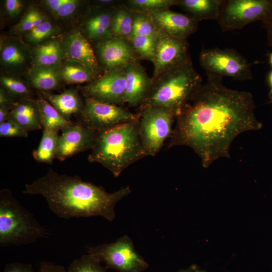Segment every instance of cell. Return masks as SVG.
<instances>
[{
  "mask_svg": "<svg viewBox=\"0 0 272 272\" xmlns=\"http://www.w3.org/2000/svg\"><path fill=\"white\" fill-rule=\"evenodd\" d=\"M222 79L207 76L176 118L169 147L186 146L208 168L220 158H230L234 140L262 124L256 118L253 96L249 92L228 89Z\"/></svg>",
  "mask_w": 272,
  "mask_h": 272,
  "instance_id": "cell-1",
  "label": "cell"
},
{
  "mask_svg": "<svg viewBox=\"0 0 272 272\" xmlns=\"http://www.w3.org/2000/svg\"><path fill=\"white\" fill-rule=\"evenodd\" d=\"M25 194L43 196L50 210L63 219L101 216L115 218V207L131 190L129 186L113 192L82 180L77 176L60 174L49 168L47 174L25 185Z\"/></svg>",
  "mask_w": 272,
  "mask_h": 272,
  "instance_id": "cell-2",
  "label": "cell"
},
{
  "mask_svg": "<svg viewBox=\"0 0 272 272\" xmlns=\"http://www.w3.org/2000/svg\"><path fill=\"white\" fill-rule=\"evenodd\" d=\"M147 156L138 120L98 133L88 160L101 164L117 177L130 165Z\"/></svg>",
  "mask_w": 272,
  "mask_h": 272,
  "instance_id": "cell-3",
  "label": "cell"
},
{
  "mask_svg": "<svg viewBox=\"0 0 272 272\" xmlns=\"http://www.w3.org/2000/svg\"><path fill=\"white\" fill-rule=\"evenodd\" d=\"M202 81L190 58L152 79L147 96L139 106V112L149 107L161 106L171 110L177 118Z\"/></svg>",
  "mask_w": 272,
  "mask_h": 272,
  "instance_id": "cell-4",
  "label": "cell"
},
{
  "mask_svg": "<svg viewBox=\"0 0 272 272\" xmlns=\"http://www.w3.org/2000/svg\"><path fill=\"white\" fill-rule=\"evenodd\" d=\"M48 233L12 195L10 189L0 191V246L27 245Z\"/></svg>",
  "mask_w": 272,
  "mask_h": 272,
  "instance_id": "cell-5",
  "label": "cell"
},
{
  "mask_svg": "<svg viewBox=\"0 0 272 272\" xmlns=\"http://www.w3.org/2000/svg\"><path fill=\"white\" fill-rule=\"evenodd\" d=\"M88 253L105 264V267L118 272H142L149 264L135 250L131 239L127 235L114 242L88 247Z\"/></svg>",
  "mask_w": 272,
  "mask_h": 272,
  "instance_id": "cell-6",
  "label": "cell"
},
{
  "mask_svg": "<svg viewBox=\"0 0 272 272\" xmlns=\"http://www.w3.org/2000/svg\"><path fill=\"white\" fill-rule=\"evenodd\" d=\"M272 16V0H223L217 19L224 31L240 30Z\"/></svg>",
  "mask_w": 272,
  "mask_h": 272,
  "instance_id": "cell-7",
  "label": "cell"
},
{
  "mask_svg": "<svg viewBox=\"0 0 272 272\" xmlns=\"http://www.w3.org/2000/svg\"><path fill=\"white\" fill-rule=\"evenodd\" d=\"M199 62L207 76L239 81L252 78L251 63L233 49H203L199 54Z\"/></svg>",
  "mask_w": 272,
  "mask_h": 272,
  "instance_id": "cell-8",
  "label": "cell"
},
{
  "mask_svg": "<svg viewBox=\"0 0 272 272\" xmlns=\"http://www.w3.org/2000/svg\"><path fill=\"white\" fill-rule=\"evenodd\" d=\"M139 133L147 156H155L165 141L172 133V125L176 118L169 109L151 106L139 112Z\"/></svg>",
  "mask_w": 272,
  "mask_h": 272,
  "instance_id": "cell-9",
  "label": "cell"
},
{
  "mask_svg": "<svg viewBox=\"0 0 272 272\" xmlns=\"http://www.w3.org/2000/svg\"><path fill=\"white\" fill-rule=\"evenodd\" d=\"M79 123L97 134L120 124L140 119V114L133 113L120 105L85 98Z\"/></svg>",
  "mask_w": 272,
  "mask_h": 272,
  "instance_id": "cell-10",
  "label": "cell"
},
{
  "mask_svg": "<svg viewBox=\"0 0 272 272\" xmlns=\"http://www.w3.org/2000/svg\"><path fill=\"white\" fill-rule=\"evenodd\" d=\"M94 43L95 54L104 73L140 61L128 40L111 36Z\"/></svg>",
  "mask_w": 272,
  "mask_h": 272,
  "instance_id": "cell-11",
  "label": "cell"
},
{
  "mask_svg": "<svg viewBox=\"0 0 272 272\" xmlns=\"http://www.w3.org/2000/svg\"><path fill=\"white\" fill-rule=\"evenodd\" d=\"M126 85L123 67L103 73L81 91L85 98L120 105L125 103Z\"/></svg>",
  "mask_w": 272,
  "mask_h": 272,
  "instance_id": "cell-12",
  "label": "cell"
},
{
  "mask_svg": "<svg viewBox=\"0 0 272 272\" xmlns=\"http://www.w3.org/2000/svg\"><path fill=\"white\" fill-rule=\"evenodd\" d=\"M188 49L187 39L159 33L156 41L152 78L154 79L162 73L186 62L190 58Z\"/></svg>",
  "mask_w": 272,
  "mask_h": 272,
  "instance_id": "cell-13",
  "label": "cell"
},
{
  "mask_svg": "<svg viewBox=\"0 0 272 272\" xmlns=\"http://www.w3.org/2000/svg\"><path fill=\"white\" fill-rule=\"evenodd\" d=\"M97 133L79 122L65 127L59 135L55 158L63 161L79 153L92 149Z\"/></svg>",
  "mask_w": 272,
  "mask_h": 272,
  "instance_id": "cell-14",
  "label": "cell"
},
{
  "mask_svg": "<svg viewBox=\"0 0 272 272\" xmlns=\"http://www.w3.org/2000/svg\"><path fill=\"white\" fill-rule=\"evenodd\" d=\"M147 14L159 33L187 39L197 29L198 22L187 14L170 9Z\"/></svg>",
  "mask_w": 272,
  "mask_h": 272,
  "instance_id": "cell-15",
  "label": "cell"
},
{
  "mask_svg": "<svg viewBox=\"0 0 272 272\" xmlns=\"http://www.w3.org/2000/svg\"><path fill=\"white\" fill-rule=\"evenodd\" d=\"M1 66L8 74H19L30 69L31 49L24 42L15 37H8L1 43Z\"/></svg>",
  "mask_w": 272,
  "mask_h": 272,
  "instance_id": "cell-16",
  "label": "cell"
},
{
  "mask_svg": "<svg viewBox=\"0 0 272 272\" xmlns=\"http://www.w3.org/2000/svg\"><path fill=\"white\" fill-rule=\"evenodd\" d=\"M63 45L64 59L82 64L102 75L93 47L81 31L74 29L68 32L63 38Z\"/></svg>",
  "mask_w": 272,
  "mask_h": 272,
  "instance_id": "cell-17",
  "label": "cell"
},
{
  "mask_svg": "<svg viewBox=\"0 0 272 272\" xmlns=\"http://www.w3.org/2000/svg\"><path fill=\"white\" fill-rule=\"evenodd\" d=\"M124 71L126 83L125 103L131 107L139 106L147 96L152 79L140 62L128 64Z\"/></svg>",
  "mask_w": 272,
  "mask_h": 272,
  "instance_id": "cell-18",
  "label": "cell"
},
{
  "mask_svg": "<svg viewBox=\"0 0 272 272\" xmlns=\"http://www.w3.org/2000/svg\"><path fill=\"white\" fill-rule=\"evenodd\" d=\"M113 7L93 6L86 13L83 27L90 41L96 42L112 36L111 23Z\"/></svg>",
  "mask_w": 272,
  "mask_h": 272,
  "instance_id": "cell-19",
  "label": "cell"
},
{
  "mask_svg": "<svg viewBox=\"0 0 272 272\" xmlns=\"http://www.w3.org/2000/svg\"><path fill=\"white\" fill-rule=\"evenodd\" d=\"M9 119L28 132L42 129L37 100L31 97L18 100L10 111Z\"/></svg>",
  "mask_w": 272,
  "mask_h": 272,
  "instance_id": "cell-20",
  "label": "cell"
},
{
  "mask_svg": "<svg viewBox=\"0 0 272 272\" xmlns=\"http://www.w3.org/2000/svg\"><path fill=\"white\" fill-rule=\"evenodd\" d=\"M64 58L63 38H51L31 49L32 66L60 65Z\"/></svg>",
  "mask_w": 272,
  "mask_h": 272,
  "instance_id": "cell-21",
  "label": "cell"
},
{
  "mask_svg": "<svg viewBox=\"0 0 272 272\" xmlns=\"http://www.w3.org/2000/svg\"><path fill=\"white\" fill-rule=\"evenodd\" d=\"M46 99L65 119L71 120L73 115H80L84 106V102L76 89L65 90L59 94L41 92Z\"/></svg>",
  "mask_w": 272,
  "mask_h": 272,
  "instance_id": "cell-22",
  "label": "cell"
},
{
  "mask_svg": "<svg viewBox=\"0 0 272 272\" xmlns=\"http://www.w3.org/2000/svg\"><path fill=\"white\" fill-rule=\"evenodd\" d=\"M30 85L41 92H48L59 87L60 64L52 66H32L28 71Z\"/></svg>",
  "mask_w": 272,
  "mask_h": 272,
  "instance_id": "cell-23",
  "label": "cell"
},
{
  "mask_svg": "<svg viewBox=\"0 0 272 272\" xmlns=\"http://www.w3.org/2000/svg\"><path fill=\"white\" fill-rule=\"evenodd\" d=\"M223 0H178L177 6L199 22L217 19Z\"/></svg>",
  "mask_w": 272,
  "mask_h": 272,
  "instance_id": "cell-24",
  "label": "cell"
},
{
  "mask_svg": "<svg viewBox=\"0 0 272 272\" xmlns=\"http://www.w3.org/2000/svg\"><path fill=\"white\" fill-rule=\"evenodd\" d=\"M133 17V11L124 1L114 6L111 23L112 36L128 40L132 33Z\"/></svg>",
  "mask_w": 272,
  "mask_h": 272,
  "instance_id": "cell-25",
  "label": "cell"
},
{
  "mask_svg": "<svg viewBox=\"0 0 272 272\" xmlns=\"http://www.w3.org/2000/svg\"><path fill=\"white\" fill-rule=\"evenodd\" d=\"M61 80L70 84L90 83L100 76L79 62L64 59L60 64Z\"/></svg>",
  "mask_w": 272,
  "mask_h": 272,
  "instance_id": "cell-26",
  "label": "cell"
},
{
  "mask_svg": "<svg viewBox=\"0 0 272 272\" xmlns=\"http://www.w3.org/2000/svg\"><path fill=\"white\" fill-rule=\"evenodd\" d=\"M38 104L42 129L59 131L73 124L72 121L65 119L40 93L36 99Z\"/></svg>",
  "mask_w": 272,
  "mask_h": 272,
  "instance_id": "cell-27",
  "label": "cell"
},
{
  "mask_svg": "<svg viewBox=\"0 0 272 272\" xmlns=\"http://www.w3.org/2000/svg\"><path fill=\"white\" fill-rule=\"evenodd\" d=\"M58 137V131L43 129L39 145L32 153L33 158L37 162L48 164L52 163L57 152Z\"/></svg>",
  "mask_w": 272,
  "mask_h": 272,
  "instance_id": "cell-28",
  "label": "cell"
},
{
  "mask_svg": "<svg viewBox=\"0 0 272 272\" xmlns=\"http://www.w3.org/2000/svg\"><path fill=\"white\" fill-rule=\"evenodd\" d=\"M156 39L150 37L131 35L128 40L140 60H147L153 63Z\"/></svg>",
  "mask_w": 272,
  "mask_h": 272,
  "instance_id": "cell-29",
  "label": "cell"
},
{
  "mask_svg": "<svg viewBox=\"0 0 272 272\" xmlns=\"http://www.w3.org/2000/svg\"><path fill=\"white\" fill-rule=\"evenodd\" d=\"M124 2L134 11L149 14L177 6L178 0H127Z\"/></svg>",
  "mask_w": 272,
  "mask_h": 272,
  "instance_id": "cell-30",
  "label": "cell"
},
{
  "mask_svg": "<svg viewBox=\"0 0 272 272\" xmlns=\"http://www.w3.org/2000/svg\"><path fill=\"white\" fill-rule=\"evenodd\" d=\"M58 27L48 20L27 32L26 42L32 45H37L51 38L59 31Z\"/></svg>",
  "mask_w": 272,
  "mask_h": 272,
  "instance_id": "cell-31",
  "label": "cell"
},
{
  "mask_svg": "<svg viewBox=\"0 0 272 272\" xmlns=\"http://www.w3.org/2000/svg\"><path fill=\"white\" fill-rule=\"evenodd\" d=\"M1 87L13 97L18 100L30 97L29 87L20 80L9 74H2L0 78Z\"/></svg>",
  "mask_w": 272,
  "mask_h": 272,
  "instance_id": "cell-32",
  "label": "cell"
},
{
  "mask_svg": "<svg viewBox=\"0 0 272 272\" xmlns=\"http://www.w3.org/2000/svg\"><path fill=\"white\" fill-rule=\"evenodd\" d=\"M159 34V33L147 14L133 11V28L131 35L157 38Z\"/></svg>",
  "mask_w": 272,
  "mask_h": 272,
  "instance_id": "cell-33",
  "label": "cell"
},
{
  "mask_svg": "<svg viewBox=\"0 0 272 272\" xmlns=\"http://www.w3.org/2000/svg\"><path fill=\"white\" fill-rule=\"evenodd\" d=\"M100 263L87 253L73 261L66 270L67 272H107Z\"/></svg>",
  "mask_w": 272,
  "mask_h": 272,
  "instance_id": "cell-34",
  "label": "cell"
},
{
  "mask_svg": "<svg viewBox=\"0 0 272 272\" xmlns=\"http://www.w3.org/2000/svg\"><path fill=\"white\" fill-rule=\"evenodd\" d=\"M78 0H53L50 7V13L59 19L71 17L81 6Z\"/></svg>",
  "mask_w": 272,
  "mask_h": 272,
  "instance_id": "cell-35",
  "label": "cell"
},
{
  "mask_svg": "<svg viewBox=\"0 0 272 272\" xmlns=\"http://www.w3.org/2000/svg\"><path fill=\"white\" fill-rule=\"evenodd\" d=\"M0 137L5 138L28 137V132L11 120L0 124Z\"/></svg>",
  "mask_w": 272,
  "mask_h": 272,
  "instance_id": "cell-36",
  "label": "cell"
},
{
  "mask_svg": "<svg viewBox=\"0 0 272 272\" xmlns=\"http://www.w3.org/2000/svg\"><path fill=\"white\" fill-rule=\"evenodd\" d=\"M37 9L28 10L19 22L14 27V31L17 33H27L34 28V18Z\"/></svg>",
  "mask_w": 272,
  "mask_h": 272,
  "instance_id": "cell-37",
  "label": "cell"
},
{
  "mask_svg": "<svg viewBox=\"0 0 272 272\" xmlns=\"http://www.w3.org/2000/svg\"><path fill=\"white\" fill-rule=\"evenodd\" d=\"M23 7V3L20 0H6L5 8L7 14L11 17L18 16Z\"/></svg>",
  "mask_w": 272,
  "mask_h": 272,
  "instance_id": "cell-38",
  "label": "cell"
},
{
  "mask_svg": "<svg viewBox=\"0 0 272 272\" xmlns=\"http://www.w3.org/2000/svg\"><path fill=\"white\" fill-rule=\"evenodd\" d=\"M2 272H35L31 264L21 262L7 264Z\"/></svg>",
  "mask_w": 272,
  "mask_h": 272,
  "instance_id": "cell-39",
  "label": "cell"
},
{
  "mask_svg": "<svg viewBox=\"0 0 272 272\" xmlns=\"http://www.w3.org/2000/svg\"><path fill=\"white\" fill-rule=\"evenodd\" d=\"M18 100L13 97L5 89L0 88V105L7 106L12 109Z\"/></svg>",
  "mask_w": 272,
  "mask_h": 272,
  "instance_id": "cell-40",
  "label": "cell"
},
{
  "mask_svg": "<svg viewBox=\"0 0 272 272\" xmlns=\"http://www.w3.org/2000/svg\"><path fill=\"white\" fill-rule=\"evenodd\" d=\"M37 272H67V270L62 265L42 262Z\"/></svg>",
  "mask_w": 272,
  "mask_h": 272,
  "instance_id": "cell-41",
  "label": "cell"
},
{
  "mask_svg": "<svg viewBox=\"0 0 272 272\" xmlns=\"http://www.w3.org/2000/svg\"><path fill=\"white\" fill-rule=\"evenodd\" d=\"M263 23L267 31L268 44L272 46V16Z\"/></svg>",
  "mask_w": 272,
  "mask_h": 272,
  "instance_id": "cell-42",
  "label": "cell"
},
{
  "mask_svg": "<svg viewBox=\"0 0 272 272\" xmlns=\"http://www.w3.org/2000/svg\"><path fill=\"white\" fill-rule=\"evenodd\" d=\"M177 272H208L205 269H201L200 267L196 265H191L186 268L181 269Z\"/></svg>",
  "mask_w": 272,
  "mask_h": 272,
  "instance_id": "cell-43",
  "label": "cell"
},
{
  "mask_svg": "<svg viewBox=\"0 0 272 272\" xmlns=\"http://www.w3.org/2000/svg\"><path fill=\"white\" fill-rule=\"evenodd\" d=\"M267 83L269 87V91L268 93L269 98L272 97V70L269 71L267 77Z\"/></svg>",
  "mask_w": 272,
  "mask_h": 272,
  "instance_id": "cell-44",
  "label": "cell"
},
{
  "mask_svg": "<svg viewBox=\"0 0 272 272\" xmlns=\"http://www.w3.org/2000/svg\"><path fill=\"white\" fill-rule=\"evenodd\" d=\"M268 62L270 66L272 67V52L269 53L268 54Z\"/></svg>",
  "mask_w": 272,
  "mask_h": 272,
  "instance_id": "cell-45",
  "label": "cell"
},
{
  "mask_svg": "<svg viewBox=\"0 0 272 272\" xmlns=\"http://www.w3.org/2000/svg\"><path fill=\"white\" fill-rule=\"evenodd\" d=\"M269 98L270 103H272V97H269Z\"/></svg>",
  "mask_w": 272,
  "mask_h": 272,
  "instance_id": "cell-46",
  "label": "cell"
}]
</instances>
